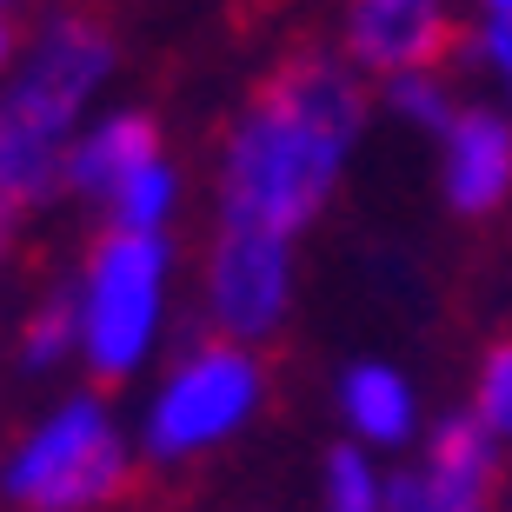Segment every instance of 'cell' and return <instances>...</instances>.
<instances>
[{
  "label": "cell",
  "mask_w": 512,
  "mask_h": 512,
  "mask_svg": "<svg viewBox=\"0 0 512 512\" xmlns=\"http://www.w3.org/2000/svg\"><path fill=\"white\" fill-rule=\"evenodd\" d=\"M360 120V80L333 60H293L286 74H273L227 140L220 227L293 240L326 207V193L340 187Z\"/></svg>",
  "instance_id": "6da1fadb"
},
{
  "label": "cell",
  "mask_w": 512,
  "mask_h": 512,
  "mask_svg": "<svg viewBox=\"0 0 512 512\" xmlns=\"http://www.w3.org/2000/svg\"><path fill=\"white\" fill-rule=\"evenodd\" d=\"M107 74H114V34L100 20L54 14L40 27L20 74L0 94V200L14 213L54 193V180L67 173L60 167L67 133Z\"/></svg>",
  "instance_id": "7a4b0ae2"
},
{
  "label": "cell",
  "mask_w": 512,
  "mask_h": 512,
  "mask_svg": "<svg viewBox=\"0 0 512 512\" xmlns=\"http://www.w3.org/2000/svg\"><path fill=\"white\" fill-rule=\"evenodd\" d=\"M0 486L27 512H94L127 486V439L94 393H80L20 439Z\"/></svg>",
  "instance_id": "3957f363"
},
{
  "label": "cell",
  "mask_w": 512,
  "mask_h": 512,
  "mask_svg": "<svg viewBox=\"0 0 512 512\" xmlns=\"http://www.w3.org/2000/svg\"><path fill=\"white\" fill-rule=\"evenodd\" d=\"M160 286H167V240L160 233H120L107 227V240L87 260L80 280V353L100 380H120L147 360L153 326H160Z\"/></svg>",
  "instance_id": "277c9868"
},
{
  "label": "cell",
  "mask_w": 512,
  "mask_h": 512,
  "mask_svg": "<svg viewBox=\"0 0 512 512\" xmlns=\"http://www.w3.org/2000/svg\"><path fill=\"white\" fill-rule=\"evenodd\" d=\"M260 386H266L260 360L240 340H213L200 353H187L147 413V453L193 459L207 446H220V439H233L253 419V406H260Z\"/></svg>",
  "instance_id": "5b68a950"
},
{
  "label": "cell",
  "mask_w": 512,
  "mask_h": 512,
  "mask_svg": "<svg viewBox=\"0 0 512 512\" xmlns=\"http://www.w3.org/2000/svg\"><path fill=\"white\" fill-rule=\"evenodd\" d=\"M293 300V260H286L280 233H247V227H220L213 240V266H207V306L213 326L227 340L253 346L286 320Z\"/></svg>",
  "instance_id": "8992f818"
},
{
  "label": "cell",
  "mask_w": 512,
  "mask_h": 512,
  "mask_svg": "<svg viewBox=\"0 0 512 512\" xmlns=\"http://www.w3.org/2000/svg\"><path fill=\"white\" fill-rule=\"evenodd\" d=\"M493 426L479 413L439 419L433 459L419 473H399L386 486V512H486V486H493Z\"/></svg>",
  "instance_id": "52a82bcc"
},
{
  "label": "cell",
  "mask_w": 512,
  "mask_h": 512,
  "mask_svg": "<svg viewBox=\"0 0 512 512\" xmlns=\"http://www.w3.org/2000/svg\"><path fill=\"white\" fill-rule=\"evenodd\" d=\"M446 0H353L346 14V47L360 67L399 80V74H426L446 54Z\"/></svg>",
  "instance_id": "ba28073f"
},
{
  "label": "cell",
  "mask_w": 512,
  "mask_h": 512,
  "mask_svg": "<svg viewBox=\"0 0 512 512\" xmlns=\"http://www.w3.org/2000/svg\"><path fill=\"white\" fill-rule=\"evenodd\" d=\"M446 200L459 213H493L512 193V120L486 114V107H466L446 127Z\"/></svg>",
  "instance_id": "9c48e42d"
},
{
  "label": "cell",
  "mask_w": 512,
  "mask_h": 512,
  "mask_svg": "<svg viewBox=\"0 0 512 512\" xmlns=\"http://www.w3.org/2000/svg\"><path fill=\"white\" fill-rule=\"evenodd\" d=\"M147 160H160V133H153V120L147 114H114V120L87 127L74 147H67V187L107 207L114 187L127 180V173H140Z\"/></svg>",
  "instance_id": "30bf717a"
},
{
  "label": "cell",
  "mask_w": 512,
  "mask_h": 512,
  "mask_svg": "<svg viewBox=\"0 0 512 512\" xmlns=\"http://www.w3.org/2000/svg\"><path fill=\"white\" fill-rule=\"evenodd\" d=\"M340 413L346 426L360 439H373V446H399V439L413 433V386L399 380L393 366L380 360H360V366H346V380H340Z\"/></svg>",
  "instance_id": "8fae6325"
},
{
  "label": "cell",
  "mask_w": 512,
  "mask_h": 512,
  "mask_svg": "<svg viewBox=\"0 0 512 512\" xmlns=\"http://www.w3.org/2000/svg\"><path fill=\"white\" fill-rule=\"evenodd\" d=\"M173 200H180V180H173L167 160H147L140 173H127L114 187V200H107V220H114L120 233H160L167 227Z\"/></svg>",
  "instance_id": "7c38bea8"
},
{
  "label": "cell",
  "mask_w": 512,
  "mask_h": 512,
  "mask_svg": "<svg viewBox=\"0 0 512 512\" xmlns=\"http://www.w3.org/2000/svg\"><path fill=\"white\" fill-rule=\"evenodd\" d=\"M326 512H386V486L360 446L326 453Z\"/></svg>",
  "instance_id": "4fadbf2b"
},
{
  "label": "cell",
  "mask_w": 512,
  "mask_h": 512,
  "mask_svg": "<svg viewBox=\"0 0 512 512\" xmlns=\"http://www.w3.org/2000/svg\"><path fill=\"white\" fill-rule=\"evenodd\" d=\"M67 346H80V300H47L20 333V360L27 366H54Z\"/></svg>",
  "instance_id": "5bb4252c"
},
{
  "label": "cell",
  "mask_w": 512,
  "mask_h": 512,
  "mask_svg": "<svg viewBox=\"0 0 512 512\" xmlns=\"http://www.w3.org/2000/svg\"><path fill=\"white\" fill-rule=\"evenodd\" d=\"M386 100H393V114H406V120H419V127H453V100H446V87L433 80V67L426 74H399V80H386Z\"/></svg>",
  "instance_id": "9a60e30c"
},
{
  "label": "cell",
  "mask_w": 512,
  "mask_h": 512,
  "mask_svg": "<svg viewBox=\"0 0 512 512\" xmlns=\"http://www.w3.org/2000/svg\"><path fill=\"white\" fill-rule=\"evenodd\" d=\"M473 413L493 426V433H512V340H499L493 353H486V366H479V399Z\"/></svg>",
  "instance_id": "2e32d148"
},
{
  "label": "cell",
  "mask_w": 512,
  "mask_h": 512,
  "mask_svg": "<svg viewBox=\"0 0 512 512\" xmlns=\"http://www.w3.org/2000/svg\"><path fill=\"white\" fill-rule=\"evenodd\" d=\"M7 227H14V207L0 200V247H7Z\"/></svg>",
  "instance_id": "e0dca14e"
},
{
  "label": "cell",
  "mask_w": 512,
  "mask_h": 512,
  "mask_svg": "<svg viewBox=\"0 0 512 512\" xmlns=\"http://www.w3.org/2000/svg\"><path fill=\"white\" fill-rule=\"evenodd\" d=\"M7 47H14V34H7V14H0V67H7Z\"/></svg>",
  "instance_id": "ac0fdd59"
},
{
  "label": "cell",
  "mask_w": 512,
  "mask_h": 512,
  "mask_svg": "<svg viewBox=\"0 0 512 512\" xmlns=\"http://www.w3.org/2000/svg\"><path fill=\"white\" fill-rule=\"evenodd\" d=\"M486 14H512V0H486Z\"/></svg>",
  "instance_id": "d6986e66"
},
{
  "label": "cell",
  "mask_w": 512,
  "mask_h": 512,
  "mask_svg": "<svg viewBox=\"0 0 512 512\" xmlns=\"http://www.w3.org/2000/svg\"><path fill=\"white\" fill-rule=\"evenodd\" d=\"M0 7H7V0H0Z\"/></svg>",
  "instance_id": "ffe728a7"
}]
</instances>
